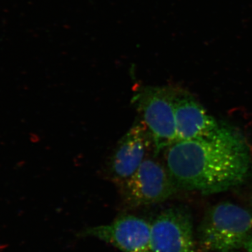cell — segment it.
<instances>
[{"label": "cell", "mask_w": 252, "mask_h": 252, "mask_svg": "<svg viewBox=\"0 0 252 252\" xmlns=\"http://www.w3.org/2000/svg\"><path fill=\"white\" fill-rule=\"evenodd\" d=\"M165 159L167 171L177 188L207 195L241 185L252 165L246 142L223 127L210 138L172 144L167 149Z\"/></svg>", "instance_id": "obj_1"}, {"label": "cell", "mask_w": 252, "mask_h": 252, "mask_svg": "<svg viewBox=\"0 0 252 252\" xmlns=\"http://www.w3.org/2000/svg\"><path fill=\"white\" fill-rule=\"evenodd\" d=\"M252 234V214L236 204L223 202L210 207L198 230L203 252L238 251Z\"/></svg>", "instance_id": "obj_2"}, {"label": "cell", "mask_w": 252, "mask_h": 252, "mask_svg": "<svg viewBox=\"0 0 252 252\" xmlns=\"http://www.w3.org/2000/svg\"><path fill=\"white\" fill-rule=\"evenodd\" d=\"M177 89L171 86H144L132 102L153 139L156 154L176 142L175 100Z\"/></svg>", "instance_id": "obj_3"}, {"label": "cell", "mask_w": 252, "mask_h": 252, "mask_svg": "<svg viewBox=\"0 0 252 252\" xmlns=\"http://www.w3.org/2000/svg\"><path fill=\"white\" fill-rule=\"evenodd\" d=\"M118 187L123 201L130 207L162 203L178 189L166 167L152 158H146L137 171Z\"/></svg>", "instance_id": "obj_4"}, {"label": "cell", "mask_w": 252, "mask_h": 252, "mask_svg": "<svg viewBox=\"0 0 252 252\" xmlns=\"http://www.w3.org/2000/svg\"><path fill=\"white\" fill-rule=\"evenodd\" d=\"M152 252H198L191 215L182 207L159 214L152 223Z\"/></svg>", "instance_id": "obj_5"}, {"label": "cell", "mask_w": 252, "mask_h": 252, "mask_svg": "<svg viewBox=\"0 0 252 252\" xmlns=\"http://www.w3.org/2000/svg\"><path fill=\"white\" fill-rule=\"evenodd\" d=\"M80 235L98 239L122 252H152V223L134 215H122L110 224L90 227Z\"/></svg>", "instance_id": "obj_6"}, {"label": "cell", "mask_w": 252, "mask_h": 252, "mask_svg": "<svg viewBox=\"0 0 252 252\" xmlns=\"http://www.w3.org/2000/svg\"><path fill=\"white\" fill-rule=\"evenodd\" d=\"M153 139L143 121H138L118 142L108 164L111 180L119 186L130 178L147 158Z\"/></svg>", "instance_id": "obj_7"}, {"label": "cell", "mask_w": 252, "mask_h": 252, "mask_svg": "<svg viewBox=\"0 0 252 252\" xmlns=\"http://www.w3.org/2000/svg\"><path fill=\"white\" fill-rule=\"evenodd\" d=\"M175 118L176 142L210 138L221 128L202 104L180 89L176 94Z\"/></svg>", "instance_id": "obj_8"}, {"label": "cell", "mask_w": 252, "mask_h": 252, "mask_svg": "<svg viewBox=\"0 0 252 252\" xmlns=\"http://www.w3.org/2000/svg\"><path fill=\"white\" fill-rule=\"evenodd\" d=\"M238 252L237 251H232V252Z\"/></svg>", "instance_id": "obj_9"}]
</instances>
